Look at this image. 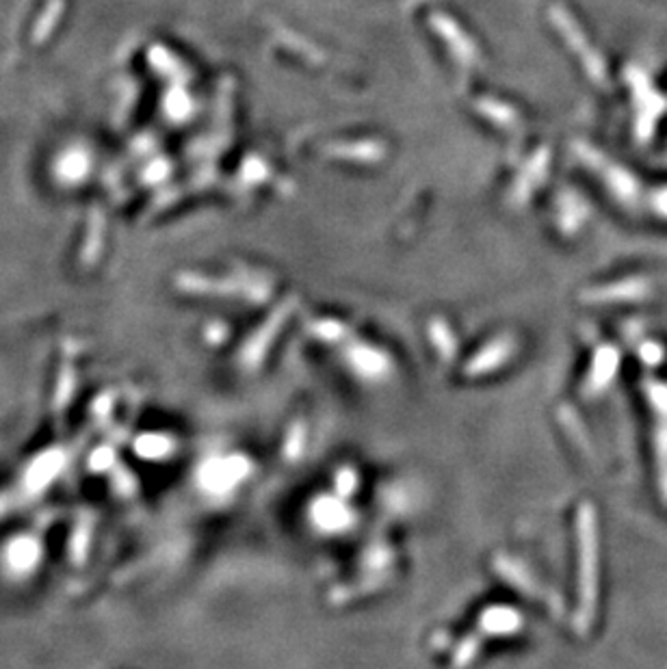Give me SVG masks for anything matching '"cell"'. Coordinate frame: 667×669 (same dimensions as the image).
<instances>
[{
	"label": "cell",
	"instance_id": "7a4b0ae2",
	"mask_svg": "<svg viewBox=\"0 0 667 669\" xmlns=\"http://www.w3.org/2000/svg\"><path fill=\"white\" fill-rule=\"evenodd\" d=\"M520 626L518 611L508 609V607H494L481 616V628L488 635H511Z\"/></svg>",
	"mask_w": 667,
	"mask_h": 669
},
{
	"label": "cell",
	"instance_id": "6da1fadb",
	"mask_svg": "<svg viewBox=\"0 0 667 669\" xmlns=\"http://www.w3.org/2000/svg\"><path fill=\"white\" fill-rule=\"evenodd\" d=\"M579 522V577H581V609L583 622H587L592 616L594 600H596L598 589V552H596V533H594V513L592 507L585 505L576 518Z\"/></svg>",
	"mask_w": 667,
	"mask_h": 669
},
{
	"label": "cell",
	"instance_id": "3957f363",
	"mask_svg": "<svg viewBox=\"0 0 667 669\" xmlns=\"http://www.w3.org/2000/svg\"><path fill=\"white\" fill-rule=\"evenodd\" d=\"M316 520H319L321 527L338 529L343 524V520H347V516H344V511H341L338 502L321 501L319 502V511H316Z\"/></svg>",
	"mask_w": 667,
	"mask_h": 669
}]
</instances>
